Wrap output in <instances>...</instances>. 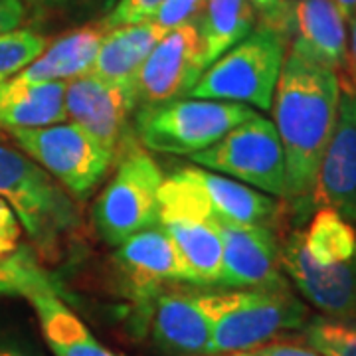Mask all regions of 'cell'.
I'll list each match as a JSON object with an SVG mask.
<instances>
[{"instance_id": "6da1fadb", "label": "cell", "mask_w": 356, "mask_h": 356, "mask_svg": "<svg viewBox=\"0 0 356 356\" xmlns=\"http://www.w3.org/2000/svg\"><path fill=\"white\" fill-rule=\"evenodd\" d=\"M339 95L341 83L332 70L293 48L285 54L273 95V125L285 156L283 200L299 222L317 208L318 166L337 123Z\"/></svg>"}, {"instance_id": "7a4b0ae2", "label": "cell", "mask_w": 356, "mask_h": 356, "mask_svg": "<svg viewBox=\"0 0 356 356\" xmlns=\"http://www.w3.org/2000/svg\"><path fill=\"white\" fill-rule=\"evenodd\" d=\"M0 198L13 208L46 259H56L81 224V212L64 186L28 154L4 145H0Z\"/></svg>"}, {"instance_id": "3957f363", "label": "cell", "mask_w": 356, "mask_h": 356, "mask_svg": "<svg viewBox=\"0 0 356 356\" xmlns=\"http://www.w3.org/2000/svg\"><path fill=\"white\" fill-rule=\"evenodd\" d=\"M287 54V34L261 24L204 70L188 97L250 103L271 109L281 67Z\"/></svg>"}, {"instance_id": "277c9868", "label": "cell", "mask_w": 356, "mask_h": 356, "mask_svg": "<svg viewBox=\"0 0 356 356\" xmlns=\"http://www.w3.org/2000/svg\"><path fill=\"white\" fill-rule=\"evenodd\" d=\"M206 295L212 313L208 356L254 348L307 323L305 303L293 295L289 285Z\"/></svg>"}, {"instance_id": "5b68a950", "label": "cell", "mask_w": 356, "mask_h": 356, "mask_svg": "<svg viewBox=\"0 0 356 356\" xmlns=\"http://www.w3.org/2000/svg\"><path fill=\"white\" fill-rule=\"evenodd\" d=\"M283 208L267 194L208 168H180L163 178L159 191V222L177 216H220L273 228Z\"/></svg>"}, {"instance_id": "8992f818", "label": "cell", "mask_w": 356, "mask_h": 356, "mask_svg": "<svg viewBox=\"0 0 356 356\" xmlns=\"http://www.w3.org/2000/svg\"><path fill=\"white\" fill-rule=\"evenodd\" d=\"M255 115L243 103L180 97L140 107L135 117V133L149 151L191 156L218 143L228 131Z\"/></svg>"}, {"instance_id": "52a82bcc", "label": "cell", "mask_w": 356, "mask_h": 356, "mask_svg": "<svg viewBox=\"0 0 356 356\" xmlns=\"http://www.w3.org/2000/svg\"><path fill=\"white\" fill-rule=\"evenodd\" d=\"M119 156L111 182L93 204L95 228L109 245H121L159 224V191L165 178L153 159L131 143Z\"/></svg>"}, {"instance_id": "ba28073f", "label": "cell", "mask_w": 356, "mask_h": 356, "mask_svg": "<svg viewBox=\"0 0 356 356\" xmlns=\"http://www.w3.org/2000/svg\"><path fill=\"white\" fill-rule=\"evenodd\" d=\"M18 149L48 170L65 191L88 198L107 175L113 154L107 153L86 129L76 123L8 131Z\"/></svg>"}, {"instance_id": "9c48e42d", "label": "cell", "mask_w": 356, "mask_h": 356, "mask_svg": "<svg viewBox=\"0 0 356 356\" xmlns=\"http://www.w3.org/2000/svg\"><path fill=\"white\" fill-rule=\"evenodd\" d=\"M188 159L194 165L229 175L267 194L280 198L285 194V156L280 135L275 125L261 115L243 121L218 143Z\"/></svg>"}, {"instance_id": "30bf717a", "label": "cell", "mask_w": 356, "mask_h": 356, "mask_svg": "<svg viewBox=\"0 0 356 356\" xmlns=\"http://www.w3.org/2000/svg\"><path fill=\"white\" fill-rule=\"evenodd\" d=\"M206 65L194 22L168 30L154 44L135 77V102L140 107L188 97Z\"/></svg>"}, {"instance_id": "8fae6325", "label": "cell", "mask_w": 356, "mask_h": 356, "mask_svg": "<svg viewBox=\"0 0 356 356\" xmlns=\"http://www.w3.org/2000/svg\"><path fill=\"white\" fill-rule=\"evenodd\" d=\"M137 107L135 89L86 74L65 81V113L107 153H123L131 139L129 113Z\"/></svg>"}, {"instance_id": "7c38bea8", "label": "cell", "mask_w": 356, "mask_h": 356, "mask_svg": "<svg viewBox=\"0 0 356 356\" xmlns=\"http://www.w3.org/2000/svg\"><path fill=\"white\" fill-rule=\"evenodd\" d=\"M218 229L222 242V280L229 289L283 287L289 285L281 275L280 243L273 228L240 224L220 216H206Z\"/></svg>"}, {"instance_id": "4fadbf2b", "label": "cell", "mask_w": 356, "mask_h": 356, "mask_svg": "<svg viewBox=\"0 0 356 356\" xmlns=\"http://www.w3.org/2000/svg\"><path fill=\"white\" fill-rule=\"evenodd\" d=\"M339 83L337 123L318 166L315 206L331 208L356 224V89L343 77Z\"/></svg>"}, {"instance_id": "5bb4252c", "label": "cell", "mask_w": 356, "mask_h": 356, "mask_svg": "<svg viewBox=\"0 0 356 356\" xmlns=\"http://www.w3.org/2000/svg\"><path fill=\"white\" fill-rule=\"evenodd\" d=\"M115 266L127 283L129 295L149 318L156 295L168 281H188L182 257L165 228L143 229L117 245Z\"/></svg>"}, {"instance_id": "9a60e30c", "label": "cell", "mask_w": 356, "mask_h": 356, "mask_svg": "<svg viewBox=\"0 0 356 356\" xmlns=\"http://www.w3.org/2000/svg\"><path fill=\"white\" fill-rule=\"evenodd\" d=\"M280 261L309 303L331 317L356 315V255L321 266L307 254L303 232H293L280 245Z\"/></svg>"}, {"instance_id": "2e32d148", "label": "cell", "mask_w": 356, "mask_h": 356, "mask_svg": "<svg viewBox=\"0 0 356 356\" xmlns=\"http://www.w3.org/2000/svg\"><path fill=\"white\" fill-rule=\"evenodd\" d=\"M154 343L172 356H208L212 341V313L208 295L194 291H161L151 309Z\"/></svg>"}, {"instance_id": "e0dca14e", "label": "cell", "mask_w": 356, "mask_h": 356, "mask_svg": "<svg viewBox=\"0 0 356 356\" xmlns=\"http://www.w3.org/2000/svg\"><path fill=\"white\" fill-rule=\"evenodd\" d=\"M293 20L297 28L293 50L337 76L346 72L350 64L346 20L334 0H297Z\"/></svg>"}, {"instance_id": "ac0fdd59", "label": "cell", "mask_w": 356, "mask_h": 356, "mask_svg": "<svg viewBox=\"0 0 356 356\" xmlns=\"http://www.w3.org/2000/svg\"><path fill=\"white\" fill-rule=\"evenodd\" d=\"M65 119V81H0V129L50 127Z\"/></svg>"}, {"instance_id": "d6986e66", "label": "cell", "mask_w": 356, "mask_h": 356, "mask_svg": "<svg viewBox=\"0 0 356 356\" xmlns=\"http://www.w3.org/2000/svg\"><path fill=\"white\" fill-rule=\"evenodd\" d=\"M168 30L153 20L107 30L89 74L135 89V77L154 44Z\"/></svg>"}, {"instance_id": "ffe728a7", "label": "cell", "mask_w": 356, "mask_h": 356, "mask_svg": "<svg viewBox=\"0 0 356 356\" xmlns=\"http://www.w3.org/2000/svg\"><path fill=\"white\" fill-rule=\"evenodd\" d=\"M105 30L102 26H83L56 38L20 74L22 81H70L89 74L99 50Z\"/></svg>"}, {"instance_id": "44dd1931", "label": "cell", "mask_w": 356, "mask_h": 356, "mask_svg": "<svg viewBox=\"0 0 356 356\" xmlns=\"http://www.w3.org/2000/svg\"><path fill=\"white\" fill-rule=\"evenodd\" d=\"M186 269V280L194 285H220L222 280V242L214 224L206 218L177 216L159 222Z\"/></svg>"}, {"instance_id": "7402d4cb", "label": "cell", "mask_w": 356, "mask_h": 356, "mask_svg": "<svg viewBox=\"0 0 356 356\" xmlns=\"http://www.w3.org/2000/svg\"><path fill=\"white\" fill-rule=\"evenodd\" d=\"M28 301L34 307L42 334L56 356H117L91 334L60 295L36 293Z\"/></svg>"}, {"instance_id": "603a6c76", "label": "cell", "mask_w": 356, "mask_h": 356, "mask_svg": "<svg viewBox=\"0 0 356 356\" xmlns=\"http://www.w3.org/2000/svg\"><path fill=\"white\" fill-rule=\"evenodd\" d=\"M194 24L200 38V56L208 67L254 30L255 8L252 0H206Z\"/></svg>"}, {"instance_id": "cb8c5ba5", "label": "cell", "mask_w": 356, "mask_h": 356, "mask_svg": "<svg viewBox=\"0 0 356 356\" xmlns=\"http://www.w3.org/2000/svg\"><path fill=\"white\" fill-rule=\"evenodd\" d=\"M307 254L321 266L346 261L356 255V229L341 214L321 206L303 232Z\"/></svg>"}, {"instance_id": "d4e9b609", "label": "cell", "mask_w": 356, "mask_h": 356, "mask_svg": "<svg viewBox=\"0 0 356 356\" xmlns=\"http://www.w3.org/2000/svg\"><path fill=\"white\" fill-rule=\"evenodd\" d=\"M36 293H56L62 297V289L50 273L40 267L28 250L20 248L16 254L0 261V295L28 299Z\"/></svg>"}, {"instance_id": "484cf974", "label": "cell", "mask_w": 356, "mask_h": 356, "mask_svg": "<svg viewBox=\"0 0 356 356\" xmlns=\"http://www.w3.org/2000/svg\"><path fill=\"white\" fill-rule=\"evenodd\" d=\"M307 344L323 356H356V321L313 318L305 325Z\"/></svg>"}, {"instance_id": "4316f807", "label": "cell", "mask_w": 356, "mask_h": 356, "mask_svg": "<svg viewBox=\"0 0 356 356\" xmlns=\"http://www.w3.org/2000/svg\"><path fill=\"white\" fill-rule=\"evenodd\" d=\"M46 46L48 40L32 30L16 28L0 34V81L20 74L46 50Z\"/></svg>"}, {"instance_id": "83f0119b", "label": "cell", "mask_w": 356, "mask_h": 356, "mask_svg": "<svg viewBox=\"0 0 356 356\" xmlns=\"http://www.w3.org/2000/svg\"><path fill=\"white\" fill-rule=\"evenodd\" d=\"M165 0H117L113 8L105 14L99 26L103 30H113L119 26L140 24L153 20L154 14L163 6Z\"/></svg>"}, {"instance_id": "f1b7e54d", "label": "cell", "mask_w": 356, "mask_h": 356, "mask_svg": "<svg viewBox=\"0 0 356 356\" xmlns=\"http://www.w3.org/2000/svg\"><path fill=\"white\" fill-rule=\"evenodd\" d=\"M204 2L206 0H165L159 13L154 14L153 22L163 26L165 30L194 22L202 13Z\"/></svg>"}, {"instance_id": "f546056e", "label": "cell", "mask_w": 356, "mask_h": 356, "mask_svg": "<svg viewBox=\"0 0 356 356\" xmlns=\"http://www.w3.org/2000/svg\"><path fill=\"white\" fill-rule=\"evenodd\" d=\"M22 226L13 208L0 198V261L20 250Z\"/></svg>"}, {"instance_id": "4dcf8cb0", "label": "cell", "mask_w": 356, "mask_h": 356, "mask_svg": "<svg viewBox=\"0 0 356 356\" xmlns=\"http://www.w3.org/2000/svg\"><path fill=\"white\" fill-rule=\"evenodd\" d=\"M214 356H323L311 346H301L293 343H264L257 344L254 348L236 350V353H224Z\"/></svg>"}, {"instance_id": "1f68e13d", "label": "cell", "mask_w": 356, "mask_h": 356, "mask_svg": "<svg viewBox=\"0 0 356 356\" xmlns=\"http://www.w3.org/2000/svg\"><path fill=\"white\" fill-rule=\"evenodd\" d=\"M254 8L266 18V24L275 26L287 34V20L293 18V13L287 6V0H252Z\"/></svg>"}, {"instance_id": "d6a6232c", "label": "cell", "mask_w": 356, "mask_h": 356, "mask_svg": "<svg viewBox=\"0 0 356 356\" xmlns=\"http://www.w3.org/2000/svg\"><path fill=\"white\" fill-rule=\"evenodd\" d=\"M26 20V4L22 0H0V34L16 30Z\"/></svg>"}, {"instance_id": "836d02e7", "label": "cell", "mask_w": 356, "mask_h": 356, "mask_svg": "<svg viewBox=\"0 0 356 356\" xmlns=\"http://www.w3.org/2000/svg\"><path fill=\"white\" fill-rule=\"evenodd\" d=\"M22 2L40 10H54V8H64L72 0H22Z\"/></svg>"}, {"instance_id": "e575fe53", "label": "cell", "mask_w": 356, "mask_h": 356, "mask_svg": "<svg viewBox=\"0 0 356 356\" xmlns=\"http://www.w3.org/2000/svg\"><path fill=\"white\" fill-rule=\"evenodd\" d=\"M0 356H34L28 348L16 343H4L0 341Z\"/></svg>"}, {"instance_id": "d590c367", "label": "cell", "mask_w": 356, "mask_h": 356, "mask_svg": "<svg viewBox=\"0 0 356 356\" xmlns=\"http://www.w3.org/2000/svg\"><path fill=\"white\" fill-rule=\"evenodd\" d=\"M350 24V44H348V58H350V65L356 67V14L348 20Z\"/></svg>"}, {"instance_id": "8d00e7d4", "label": "cell", "mask_w": 356, "mask_h": 356, "mask_svg": "<svg viewBox=\"0 0 356 356\" xmlns=\"http://www.w3.org/2000/svg\"><path fill=\"white\" fill-rule=\"evenodd\" d=\"M334 2H337L339 10L343 13L346 22H348V20H350V18L356 14V0H334Z\"/></svg>"}, {"instance_id": "74e56055", "label": "cell", "mask_w": 356, "mask_h": 356, "mask_svg": "<svg viewBox=\"0 0 356 356\" xmlns=\"http://www.w3.org/2000/svg\"><path fill=\"white\" fill-rule=\"evenodd\" d=\"M339 77H343V79H346L348 83H353V86H355V89H356V67H355V65H350V67H348V70H346L344 74H341Z\"/></svg>"}, {"instance_id": "f35d334b", "label": "cell", "mask_w": 356, "mask_h": 356, "mask_svg": "<svg viewBox=\"0 0 356 356\" xmlns=\"http://www.w3.org/2000/svg\"><path fill=\"white\" fill-rule=\"evenodd\" d=\"M115 2H117V0H103V10H105V13H109V10L113 8Z\"/></svg>"}]
</instances>
